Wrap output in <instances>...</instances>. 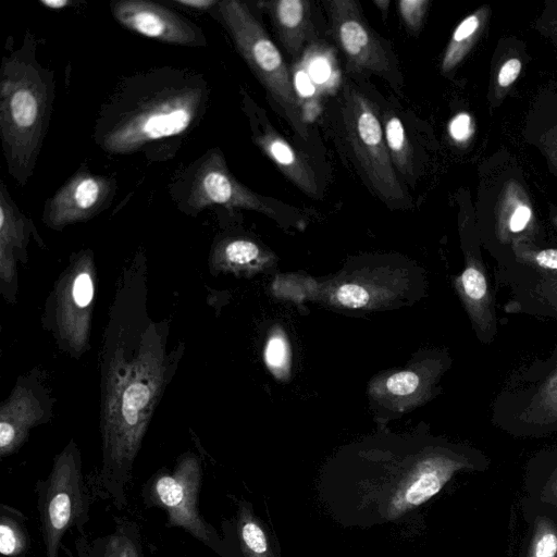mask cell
I'll list each match as a JSON object with an SVG mask.
<instances>
[{
  "instance_id": "40",
  "label": "cell",
  "mask_w": 557,
  "mask_h": 557,
  "mask_svg": "<svg viewBox=\"0 0 557 557\" xmlns=\"http://www.w3.org/2000/svg\"><path fill=\"white\" fill-rule=\"evenodd\" d=\"M554 491H555V492H556V494H557V478H556V479H555V481H554Z\"/></svg>"
},
{
  "instance_id": "5",
  "label": "cell",
  "mask_w": 557,
  "mask_h": 557,
  "mask_svg": "<svg viewBox=\"0 0 557 557\" xmlns=\"http://www.w3.org/2000/svg\"><path fill=\"white\" fill-rule=\"evenodd\" d=\"M169 193L177 208L193 216L213 205L276 215L274 201L240 183L230 171L218 147L208 149L175 173Z\"/></svg>"
},
{
  "instance_id": "23",
  "label": "cell",
  "mask_w": 557,
  "mask_h": 557,
  "mask_svg": "<svg viewBox=\"0 0 557 557\" xmlns=\"http://www.w3.org/2000/svg\"><path fill=\"white\" fill-rule=\"evenodd\" d=\"M238 535L245 557H272L264 530L245 507L238 517Z\"/></svg>"
},
{
  "instance_id": "4",
  "label": "cell",
  "mask_w": 557,
  "mask_h": 557,
  "mask_svg": "<svg viewBox=\"0 0 557 557\" xmlns=\"http://www.w3.org/2000/svg\"><path fill=\"white\" fill-rule=\"evenodd\" d=\"M210 12L228 33L236 50L294 131L307 139L308 128L293 77L280 50L248 4L239 0H220Z\"/></svg>"
},
{
  "instance_id": "22",
  "label": "cell",
  "mask_w": 557,
  "mask_h": 557,
  "mask_svg": "<svg viewBox=\"0 0 557 557\" xmlns=\"http://www.w3.org/2000/svg\"><path fill=\"white\" fill-rule=\"evenodd\" d=\"M261 258L260 247L248 238H226L213 250V263L228 269L251 265Z\"/></svg>"
},
{
  "instance_id": "36",
  "label": "cell",
  "mask_w": 557,
  "mask_h": 557,
  "mask_svg": "<svg viewBox=\"0 0 557 557\" xmlns=\"http://www.w3.org/2000/svg\"><path fill=\"white\" fill-rule=\"evenodd\" d=\"M541 144L549 160L557 169V126L543 134L541 137Z\"/></svg>"
},
{
  "instance_id": "14",
  "label": "cell",
  "mask_w": 557,
  "mask_h": 557,
  "mask_svg": "<svg viewBox=\"0 0 557 557\" xmlns=\"http://www.w3.org/2000/svg\"><path fill=\"white\" fill-rule=\"evenodd\" d=\"M249 117L252 125V140L259 149L301 191L308 196L318 197V181L308 158L270 124L260 121L255 111L249 112Z\"/></svg>"
},
{
  "instance_id": "7",
  "label": "cell",
  "mask_w": 557,
  "mask_h": 557,
  "mask_svg": "<svg viewBox=\"0 0 557 557\" xmlns=\"http://www.w3.org/2000/svg\"><path fill=\"white\" fill-rule=\"evenodd\" d=\"M95 298V263L90 250L81 251L57 283L53 319L60 342L79 356L89 343Z\"/></svg>"
},
{
  "instance_id": "29",
  "label": "cell",
  "mask_w": 557,
  "mask_h": 557,
  "mask_svg": "<svg viewBox=\"0 0 557 557\" xmlns=\"http://www.w3.org/2000/svg\"><path fill=\"white\" fill-rule=\"evenodd\" d=\"M103 557H143L138 542L129 531L119 529L107 540Z\"/></svg>"
},
{
  "instance_id": "11",
  "label": "cell",
  "mask_w": 557,
  "mask_h": 557,
  "mask_svg": "<svg viewBox=\"0 0 557 557\" xmlns=\"http://www.w3.org/2000/svg\"><path fill=\"white\" fill-rule=\"evenodd\" d=\"M117 189L115 177L92 173L86 164L50 197L44 207L42 222L50 228L85 222L107 210Z\"/></svg>"
},
{
  "instance_id": "33",
  "label": "cell",
  "mask_w": 557,
  "mask_h": 557,
  "mask_svg": "<svg viewBox=\"0 0 557 557\" xmlns=\"http://www.w3.org/2000/svg\"><path fill=\"white\" fill-rule=\"evenodd\" d=\"M473 132V121L467 112H460L449 121V136L458 144L467 143L472 137Z\"/></svg>"
},
{
  "instance_id": "25",
  "label": "cell",
  "mask_w": 557,
  "mask_h": 557,
  "mask_svg": "<svg viewBox=\"0 0 557 557\" xmlns=\"http://www.w3.org/2000/svg\"><path fill=\"white\" fill-rule=\"evenodd\" d=\"M28 536L23 524L13 516L2 512L0 519V553L17 557L28 548Z\"/></svg>"
},
{
  "instance_id": "6",
  "label": "cell",
  "mask_w": 557,
  "mask_h": 557,
  "mask_svg": "<svg viewBox=\"0 0 557 557\" xmlns=\"http://www.w3.org/2000/svg\"><path fill=\"white\" fill-rule=\"evenodd\" d=\"M343 122L347 140L371 188L386 205L403 208L411 205L392 163L374 103L350 86L344 94Z\"/></svg>"
},
{
  "instance_id": "28",
  "label": "cell",
  "mask_w": 557,
  "mask_h": 557,
  "mask_svg": "<svg viewBox=\"0 0 557 557\" xmlns=\"http://www.w3.org/2000/svg\"><path fill=\"white\" fill-rule=\"evenodd\" d=\"M264 360L269 369L275 374L287 370L289 362L288 345L285 337L275 333L270 336L264 348Z\"/></svg>"
},
{
  "instance_id": "21",
  "label": "cell",
  "mask_w": 557,
  "mask_h": 557,
  "mask_svg": "<svg viewBox=\"0 0 557 557\" xmlns=\"http://www.w3.org/2000/svg\"><path fill=\"white\" fill-rule=\"evenodd\" d=\"M383 133L392 163L400 174L412 175V149L400 119L385 112L382 120Z\"/></svg>"
},
{
  "instance_id": "16",
  "label": "cell",
  "mask_w": 557,
  "mask_h": 557,
  "mask_svg": "<svg viewBox=\"0 0 557 557\" xmlns=\"http://www.w3.org/2000/svg\"><path fill=\"white\" fill-rule=\"evenodd\" d=\"M36 232L32 220L13 201L3 181L0 184V276L3 284L16 277L17 250L24 251L29 235Z\"/></svg>"
},
{
  "instance_id": "39",
  "label": "cell",
  "mask_w": 557,
  "mask_h": 557,
  "mask_svg": "<svg viewBox=\"0 0 557 557\" xmlns=\"http://www.w3.org/2000/svg\"><path fill=\"white\" fill-rule=\"evenodd\" d=\"M389 0H374L373 3L383 12V14L385 15L387 10H388V5H389Z\"/></svg>"
},
{
  "instance_id": "9",
  "label": "cell",
  "mask_w": 557,
  "mask_h": 557,
  "mask_svg": "<svg viewBox=\"0 0 557 557\" xmlns=\"http://www.w3.org/2000/svg\"><path fill=\"white\" fill-rule=\"evenodd\" d=\"M201 466L195 455L183 456L171 472H161L148 486L150 504L164 509L172 527L183 528L205 544H211L213 530L198 509Z\"/></svg>"
},
{
  "instance_id": "37",
  "label": "cell",
  "mask_w": 557,
  "mask_h": 557,
  "mask_svg": "<svg viewBox=\"0 0 557 557\" xmlns=\"http://www.w3.org/2000/svg\"><path fill=\"white\" fill-rule=\"evenodd\" d=\"M219 1L220 0H171L169 2L184 9L210 12L214 7H216Z\"/></svg>"
},
{
  "instance_id": "38",
  "label": "cell",
  "mask_w": 557,
  "mask_h": 557,
  "mask_svg": "<svg viewBox=\"0 0 557 557\" xmlns=\"http://www.w3.org/2000/svg\"><path fill=\"white\" fill-rule=\"evenodd\" d=\"M39 2L50 10H62L71 3L69 0H40Z\"/></svg>"
},
{
  "instance_id": "35",
  "label": "cell",
  "mask_w": 557,
  "mask_h": 557,
  "mask_svg": "<svg viewBox=\"0 0 557 557\" xmlns=\"http://www.w3.org/2000/svg\"><path fill=\"white\" fill-rule=\"evenodd\" d=\"M537 294L557 310V276H543L537 285Z\"/></svg>"
},
{
  "instance_id": "3",
  "label": "cell",
  "mask_w": 557,
  "mask_h": 557,
  "mask_svg": "<svg viewBox=\"0 0 557 557\" xmlns=\"http://www.w3.org/2000/svg\"><path fill=\"white\" fill-rule=\"evenodd\" d=\"M54 73L37 58V41L26 30L0 66V137L10 176L25 186L33 176L50 124Z\"/></svg>"
},
{
  "instance_id": "42",
  "label": "cell",
  "mask_w": 557,
  "mask_h": 557,
  "mask_svg": "<svg viewBox=\"0 0 557 557\" xmlns=\"http://www.w3.org/2000/svg\"><path fill=\"white\" fill-rule=\"evenodd\" d=\"M556 225H557V216H556Z\"/></svg>"
},
{
  "instance_id": "27",
  "label": "cell",
  "mask_w": 557,
  "mask_h": 557,
  "mask_svg": "<svg viewBox=\"0 0 557 557\" xmlns=\"http://www.w3.org/2000/svg\"><path fill=\"white\" fill-rule=\"evenodd\" d=\"M557 530L547 519L541 518L535 525L529 557H556Z\"/></svg>"
},
{
  "instance_id": "26",
  "label": "cell",
  "mask_w": 557,
  "mask_h": 557,
  "mask_svg": "<svg viewBox=\"0 0 557 557\" xmlns=\"http://www.w3.org/2000/svg\"><path fill=\"white\" fill-rule=\"evenodd\" d=\"M516 257L523 263L557 276V248L537 249L525 242L512 244Z\"/></svg>"
},
{
  "instance_id": "8",
  "label": "cell",
  "mask_w": 557,
  "mask_h": 557,
  "mask_svg": "<svg viewBox=\"0 0 557 557\" xmlns=\"http://www.w3.org/2000/svg\"><path fill=\"white\" fill-rule=\"evenodd\" d=\"M86 510L79 454L72 443L55 458L41 505L47 557H57L64 533Z\"/></svg>"
},
{
  "instance_id": "34",
  "label": "cell",
  "mask_w": 557,
  "mask_h": 557,
  "mask_svg": "<svg viewBox=\"0 0 557 557\" xmlns=\"http://www.w3.org/2000/svg\"><path fill=\"white\" fill-rule=\"evenodd\" d=\"M522 69V63L518 58H510L506 60L497 73L498 89L505 91L518 78Z\"/></svg>"
},
{
  "instance_id": "30",
  "label": "cell",
  "mask_w": 557,
  "mask_h": 557,
  "mask_svg": "<svg viewBox=\"0 0 557 557\" xmlns=\"http://www.w3.org/2000/svg\"><path fill=\"white\" fill-rule=\"evenodd\" d=\"M398 10L403 22L411 33H417L423 25L430 4L429 0H400Z\"/></svg>"
},
{
  "instance_id": "19",
  "label": "cell",
  "mask_w": 557,
  "mask_h": 557,
  "mask_svg": "<svg viewBox=\"0 0 557 557\" xmlns=\"http://www.w3.org/2000/svg\"><path fill=\"white\" fill-rule=\"evenodd\" d=\"M456 285L478 332L486 341L491 339L494 330L492 298L484 269L476 259L468 258Z\"/></svg>"
},
{
  "instance_id": "41",
  "label": "cell",
  "mask_w": 557,
  "mask_h": 557,
  "mask_svg": "<svg viewBox=\"0 0 557 557\" xmlns=\"http://www.w3.org/2000/svg\"><path fill=\"white\" fill-rule=\"evenodd\" d=\"M554 27L557 29V21H556V23H555V26H554Z\"/></svg>"
},
{
  "instance_id": "18",
  "label": "cell",
  "mask_w": 557,
  "mask_h": 557,
  "mask_svg": "<svg viewBox=\"0 0 557 557\" xmlns=\"http://www.w3.org/2000/svg\"><path fill=\"white\" fill-rule=\"evenodd\" d=\"M534 230V214L523 188L508 182L496 206V235L502 243L525 242Z\"/></svg>"
},
{
  "instance_id": "20",
  "label": "cell",
  "mask_w": 557,
  "mask_h": 557,
  "mask_svg": "<svg viewBox=\"0 0 557 557\" xmlns=\"http://www.w3.org/2000/svg\"><path fill=\"white\" fill-rule=\"evenodd\" d=\"M488 12V7H481L466 16L455 28L442 59L443 73L453 71L470 52L483 30Z\"/></svg>"
},
{
  "instance_id": "10",
  "label": "cell",
  "mask_w": 557,
  "mask_h": 557,
  "mask_svg": "<svg viewBox=\"0 0 557 557\" xmlns=\"http://www.w3.org/2000/svg\"><path fill=\"white\" fill-rule=\"evenodd\" d=\"M333 37L344 52L347 67L388 78L392 62L386 47L367 23L356 0L325 2Z\"/></svg>"
},
{
  "instance_id": "1",
  "label": "cell",
  "mask_w": 557,
  "mask_h": 557,
  "mask_svg": "<svg viewBox=\"0 0 557 557\" xmlns=\"http://www.w3.org/2000/svg\"><path fill=\"white\" fill-rule=\"evenodd\" d=\"M139 278L124 275L111 309L101 359L104 469L126 478L170 372L166 336L139 308Z\"/></svg>"
},
{
  "instance_id": "31",
  "label": "cell",
  "mask_w": 557,
  "mask_h": 557,
  "mask_svg": "<svg viewBox=\"0 0 557 557\" xmlns=\"http://www.w3.org/2000/svg\"><path fill=\"white\" fill-rule=\"evenodd\" d=\"M420 384V379L413 371H400L391 375L386 388L393 395L406 396L412 394Z\"/></svg>"
},
{
  "instance_id": "15",
  "label": "cell",
  "mask_w": 557,
  "mask_h": 557,
  "mask_svg": "<svg viewBox=\"0 0 557 557\" xmlns=\"http://www.w3.org/2000/svg\"><path fill=\"white\" fill-rule=\"evenodd\" d=\"M44 417V408L33 389L16 386L0 410V454L14 453L26 440L28 431Z\"/></svg>"
},
{
  "instance_id": "2",
  "label": "cell",
  "mask_w": 557,
  "mask_h": 557,
  "mask_svg": "<svg viewBox=\"0 0 557 557\" xmlns=\"http://www.w3.org/2000/svg\"><path fill=\"white\" fill-rule=\"evenodd\" d=\"M210 87L200 73L158 66L123 77L102 103L92 138L108 154L174 158L202 121Z\"/></svg>"
},
{
  "instance_id": "32",
  "label": "cell",
  "mask_w": 557,
  "mask_h": 557,
  "mask_svg": "<svg viewBox=\"0 0 557 557\" xmlns=\"http://www.w3.org/2000/svg\"><path fill=\"white\" fill-rule=\"evenodd\" d=\"M336 299L344 307L358 309L364 307L370 299L368 292L355 284H344L336 289Z\"/></svg>"
},
{
  "instance_id": "24",
  "label": "cell",
  "mask_w": 557,
  "mask_h": 557,
  "mask_svg": "<svg viewBox=\"0 0 557 557\" xmlns=\"http://www.w3.org/2000/svg\"><path fill=\"white\" fill-rule=\"evenodd\" d=\"M524 416L536 423L557 421V367L542 384Z\"/></svg>"
},
{
  "instance_id": "13",
  "label": "cell",
  "mask_w": 557,
  "mask_h": 557,
  "mask_svg": "<svg viewBox=\"0 0 557 557\" xmlns=\"http://www.w3.org/2000/svg\"><path fill=\"white\" fill-rule=\"evenodd\" d=\"M461 457L436 454L419 461L397 484L388 503V515L393 518L422 505L435 496L456 471L468 468Z\"/></svg>"
},
{
  "instance_id": "12",
  "label": "cell",
  "mask_w": 557,
  "mask_h": 557,
  "mask_svg": "<svg viewBox=\"0 0 557 557\" xmlns=\"http://www.w3.org/2000/svg\"><path fill=\"white\" fill-rule=\"evenodd\" d=\"M114 20L138 35L170 45L206 47L202 29L163 4L149 0H119L110 3Z\"/></svg>"
},
{
  "instance_id": "17",
  "label": "cell",
  "mask_w": 557,
  "mask_h": 557,
  "mask_svg": "<svg viewBox=\"0 0 557 557\" xmlns=\"http://www.w3.org/2000/svg\"><path fill=\"white\" fill-rule=\"evenodd\" d=\"M268 13L273 29L293 57L298 55L311 34L310 2L307 0H271L260 2Z\"/></svg>"
}]
</instances>
